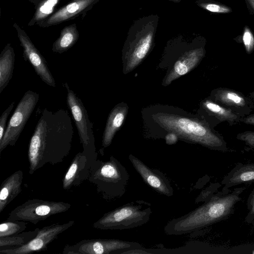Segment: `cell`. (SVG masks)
<instances>
[{"label": "cell", "mask_w": 254, "mask_h": 254, "mask_svg": "<svg viewBox=\"0 0 254 254\" xmlns=\"http://www.w3.org/2000/svg\"><path fill=\"white\" fill-rule=\"evenodd\" d=\"M73 128L68 111L44 109L31 137L28 151L29 173L46 164L62 162L71 147Z\"/></svg>", "instance_id": "1"}, {"label": "cell", "mask_w": 254, "mask_h": 254, "mask_svg": "<svg viewBox=\"0 0 254 254\" xmlns=\"http://www.w3.org/2000/svg\"><path fill=\"white\" fill-rule=\"evenodd\" d=\"M246 187L233 190H222L195 209L170 220L164 227L169 235H180L198 231L226 220L234 212L236 204L241 200V194Z\"/></svg>", "instance_id": "2"}, {"label": "cell", "mask_w": 254, "mask_h": 254, "mask_svg": "<svg viewBox=\"0 0 254 254\" xmlns=\"http://www.w3.org/2000/svg\"><path fill=\"white\" fill-rule=\"evenodd\" d=\"M155 118L159 124L176 133L179 138L213 150L226 152L228 150L223 136L203 122L166 114L158 115Z\"/></svg>", "instance_id": "3"}, {"label": "cell", "mask_w": 254, "mask_h": 254, "mask_svg": "<svg viewBox=\"0 0 254 254\" xmlns=\"http://www.w3.org/2000/svg\"><path fill=\"white\" fill-rule=\"evenodd\" d=\"M159 19L156 14L143 16L130 26L123 49L126 72L136 67L152 49Z\"/></svg>", "instance_id": "4"}, {"label": "cell", "mask_w": 254, "mask_h": 254, "mask_svg": "<svg viewBox=\"0 0 254 254\" xmlns=\"http://www.w3.org/2000/svg\"><path fill=\"white\" fill-rule=\"evenodd\" d=\"M129 176L122 163L113 156L108 161L96 160L90 169L88 181L96 187V191L107 200L123 196L126 191Z\"/></svg>", "instance_id": "5"}, {"label": "cell", "mask_w": 254, "mask_h": 254, "mask_svg": "<svg viewBox=\"0 0 254 254\" xmlns=\"http://www.w3.org/2000/svg\"><path fill=\"white\" fill-rule=\"evenodd\" d=\"M151 213V204L149 202L137 200L105 213L92 226L103 230L134 228L147 223Z\"/></svg>", "instance_id": "6"}, {"label": "cell", "mask_w": 254, "mask_h": 254, "mask_svg": "<svg viewBox=\"0 0 254 254\" xmlns=\"http://www.w3.org/2000/svg\"><path fill=\"white\" fill-rule=\"evenodd\" d=\"M67 91L66 102L72 115L83 146L82 152L92 164L97 159L93 124L89 119L83 104L76 94L70 89L67 82L63 84Z\"/></svg>", "instance_id": "7"}, {"label": "cell", "mask_w": 254, "mask_h": 254, "mask_svg": "<svg viewBox=\"0 0 254 254\" xmlns=\"http://www.w3.org/2000/svg\"><path fill=\"white\" fill-rule=\"evenodd\" d=\"M70 207L71 204L65 202L33 198L12 210L7 220L24 221L36 224L52 215L64 212Z\"/></svg>", "instance_id": "8"}, {"label": "cell", "mask_w": 254, "mask_h": 254, "mask_svg": "<svg viewBox=\"0 0 254 254\" xmlns=\"http://www.w3.org/2000/svg\"><path fill=\"white\" fill-rule=\"evenodd\" d=\"M137 242L115 239H84L74 245H66L64 254H125L131 250L143 249Z\"/></svg>", "instance_id": "9"}, {"label": "cell", "mask_w": 254, "mask_h": 254, "mask_svg": "<svg viewBox=\"0 0 254 254\" xmlns=\"http://www.w3.org/2000/svg\"><path fill=\"white\" fill-rule=\"evenodd\" d=\"M39 99V94L30 90L24 93L9 120L2 139L0 141V154L7 146H13L15 144Z\"/></svg>", "instance_id": "10"}, {"label": "cell", "mask_w": 254, "mask_h": 254, "mask_svg": "<svg viewBox=\"0 0 254 254\" xmlns=\"http://www.w3.org/2000/svg\"><path fill=\"white\" fill-rule=\"evenodd\" d=\"M205 38L199 34L189 33L183 52L166 78V84L186 74L197 65L205 54Z\"/></svg>", "instance_id": "11"}, {"label": "cell", "mask_w": 254, "mask_h": 254, "mask_svg": "<svg viewBox=\"0 0 254 254\" xmlns=\"http://www.w3.org/2000/svg\"><path fill=\"white\" fill-rule=\"evenodd\" d=\"M74 223V220H71L64 224L45 226L39 229L36 237L27 244L18 248L0 249V254H29L46 251L50 243L61 233L72 227Z\"/></svg>", "instance_id": "12"}, {"label": "cell", "mask_w": 254, "mask_h": 254, "mask_svg": "<svg viewBox=\"0 0 254 254\" xmlns=\"http://www.w3.org/2000/svg\"><path fill=\"white\" fill-rule=\"evenodd\" d=\"M13 26L17 31L20 45L23 48L24 60L31 64L36 73L43 81L48 85L55 87V80L49 70L45 58L34 46L25 31L16 23H14Z\"/></svg>", "instance_id": "13"}, {"label": "cell", "mask_w": 254, "mask_h": 254, "mask_svg": "<svg viewBox=\"0 0 254 254\" xmlns=\"http://www.w3.org/2000/svg\"><path fill=\"white\" fill-rule=\"evenodd\" d=\"M128 159L136 171L148 186L158 193L169 197L174 194L173 189L168 179L160 171L152 169L132 154Z\"/></svg>", "instance_id": "14"}, {"label": "cell", "mask_w": 254, "mask_h": 254, "mask_svg": "<svg viewBox=\"0 0 254 254\" xmlns=\"http://www.w3.org/2000/svg\"><path fill=\"white\" fill-rule=\"evenodd\" d=\"M91 164L82 152L75 155L63 179V188L68 190L88 180Z\"/></svg>", "instance_id": "15"}, {"label": "cell", "mask_w": 254, "mask_h": 254, "mask_svg": "<svg viewBox=\"0 0 254 254\" xmlns=\"http://www.w3.org/2000/svg\"><path fill=\"white\" fill-rule=\"evenodd\" d=\"M99 0H75L53 13L50 17L39 24L40 27H46L57 25L69 20L87 12Z\"/></svg>", "instance_id": "16"}, {"label": "cell", "mask_w": 254, "mask_h": 254, "mask_svg": "<svg viewBox=\"0 0 254 254\" xmlns=\"http://www.w3.org/2000/svg\"><path fill=\"white\" fill-rule=\"evenodd\" d=\"M254 183V163H238L221 182V185L223 186L222 190H229L233 187L241 184H251Z\"/></svg>", "instance_id": "17"}, {"label": "cell", "mask_w": 254, "mask_h": 254, "mask_svg": "<svg viewBox=\"0 0 254 254\" xmlns=\"http://www.w3.org/2000/svg\"><path fill=\"white\" fill-rule=\"evenodd\" d=\"M23 179V171L19 170L2 182L0 190V213L21 192Z\"/></svg>", "instance_id": "18"}, {"label": "cell", "mask_w": 254, "mask_h": 254, "mask_svg": "<svg viewBox=\"0 0 254 254\" xmlns=\"http://www.w3.org/2000/svg\"><path fill=\"white\" fill-rule=\"evenodd\" d=\"M211 99L215 102L236 111L246 110L249 106V101L243 94L231 89H215L211 92Z\"/></svg>", "instance_id": "19"}, {"label": "cell", "mask_w": 254, "mask_h": 254, "mask_svg": "<svg viewBox=\"0 0 254 254\" xmlns=\"http://www.w3.org/2000/svg\"><path fill=\"white\" fill-rule=\"evenodd\" d=\"M128 107L126 105H117L108 116L102 137V146L108 147L116 132L120 128L126 118Z\"/></svg>", "instance_id": "20"}, {"label": "cell", "mask_w": 254, "mask_h": 254, "mask_svg": "<svg viewBox=\"0 0 254 254\" xmlns=\"http://www.w3.org/2000/svg\"><path fill=\"white\" fill-rule=\"evenodd\" d=\"M202 105L209 115L220 122H226L231 126L240 122L243 117L236 111L225 107L212 99L205 100Z\"/></svg>", "instance_id": "21"}, {"label": "cell", "mask_w": 254, "mask_h": 254, "mask_svg": "<svg viewBox=\"0 0 254 254\" xmlns=\"http://www.w3.org/2000/svg\"><path fill=\"white\" fill-rule=\"evenodd\" d=\"M15 54L11 44H7L0 55V93L12 78L14 69Z\"/></svg>", "instance_id": "22"}, {"label": "cell", "mask_w": 254, "mask_h": 254, "mask_svg": "<svg viewBox=\"0 0 254 254\" xmlns=\"http://www.w3.org/2000/svg\"><path fill=\"white\" fill-rule=\"evenodd\" d=\"M79 35L75 23L65 27L59 37L54 43L52 51L62 54L71 48L77 42Z\"/></svg>", "instance_id": "23"}, {"label": "cell", "mask_w": 254, "mask_h": 254, "mask_svg": "<svg viewBox=\"0 0 254 254\" xmlns=\"http://www.w3.org/2000/svg\"><path fill=\"white\" fill-rule=\"evenodd\" d=\"M39 230V228H37L32 231L22 232L11 236L0 237V249L21 247L35 238Z\"/></svg>", "instance_id": "24"}, {"label": "cell", "mask_w": 254, "mask_h": 254, "mask_svg": "<svg viewBox=\"0 0 254 254\" xmlns=\"http://www.w3.org/2000/svg\"><path fill=\"white\" fill-rule=\"evenodd\" d=\"M60 0H41L36 5V9L29 26L39 24L50 17L53 13Z\"/></svg>", "instance_id": "25"}, {"label": "cell", "mask_w": 254, "mask_h": 254, "mask_svg": "<svg viewBox=\"0 0 254 254\" xmlns=\"http://www.w3.org/2000/svg\"><path fill=\"white\" fill-rule=\"evenodd\" d=\"M27 222L20 220H6L0 224V237L19 234L27 227Z\"/></svg>", "instance_id": "26"}, {"label": "cell", "mask_w": 254, "mask_h": 254, "mask_svg": "<svg viewBox=\"0 0 254 254\" xmlns=\"http://www.w3.org/2000/svg\"><path fill=\"white\" fill-rule=\"evenodd\" d=\"M195 4L202 9L212 13L228 14L233 11L231 7L214 0H196Z\"/></svg>", "instance_id": "27"}, {"label": "cell", "mask_w": 254, "mask_h": 254, "mask_svg": "<svg viewBox=\"0 0 254 254\" xmlns=\"http://www.w3.org/2000/svg\"><path fill=\"white\" fill-rule=\"evenodd\" d=\"M234 40L243 43L247 54H251L254 50V34L248 25H245L241 35H239Z\"/></svg>", "instance_id": "28"}, {"label": "cell", "mask_w": 254, "mask_h": 254, "mask_svg": "<svg viewBox=\"0 0 254 254\" xmlns=\"http://www.w3.org/2000/svg\"><path fill=\"white\" fill-rule=\"evenodd\" d=\"M221 185L219 183L211 184L208 188L202 191L198 199H199V201H205L218 191Z\"/></svg>", "instance_id": "29"}, {"label": "cell", "mask_w": 254, "mask_h": 254, "mask_svg": "<svg viewBox=\"0 0 254 254\" xmlns=\"http://www.w3.org/2000/svg\"><path fill=\"white\" fill-rule=\"evenodd\" d=\"M247 207L248 212L245 217V221L248 224H252L254 219V189L248 197Z\"/></svg>", "instance_id": "30"}, {"label": "cell", "mask_w": 254, "mask_h": 254, "mask_svg": "<svg viewBox=\"0 0 254 254\" xmlns=\"http://www.w3.org/2000/svg\"><path fill=\"white\" fill-rule=\"evenodd\" d=\"M15 102L11 103L8 108L2 113L0 117V141L2 139L6 130V123L11 111L12 110Z\"/></svg>", "instance_id": "31"}, {"label": "cell", "mask_w": 254, "mask_h": 254, "mask_svg": "<svg viewBox=\"0 0 254 254\" xmlns=\"http://www.w3.org/2000/svg\"><path fill=\"white\" fill-rule=\"evenodd\" d=\"M237 139L244 142L247 145L254 149V131H245L237 134Z\"/></svg>", "instance_id": "32"}, {"label": "cell", "mask_w": 254, "mask_h": 254, "mask_svg": "<svg viewBox=\"0 0 254 254\" xmlns=\"http://www.w3.org/2000/svg\"><path fill=\"white\" fill-rule=\"evenodd\" d=\"M178 138L179 137L176 133L171 131L165 136L166 143L170 145L175 144L177 141Z\"/></svg>", "instance_id": "33"}, {"label": "cell", "mask_w": 254, "mask_h": 254, "mask_svg": "<svg viewBox=\"0 0 254 254\" xmlns=\"http://www.w3.org/2000/svg\"><path fill=\"white\" fill-rule=\"evenodd\" d=\"M240 122L246 125L254 126V114L242 117Z\"/></svg>", "instance_id": "34"}, {"label": "cell", "mask_w": 254, "mask_h": 254, "mask_svg": "<svg viewBox=\"0 0 254 254\" xmlns=\"http://www.w3.org/2000/svg\"><path fill=\"white\" fill-rule=\"evenodd\" d=\"M249 13L254 15V0H244Z\"/></svg>", "instance_id": "35"}, {"label": "cell", "mask_w": 254, "mask_h": 254, "mask_svg": "<svg viewBox=\"0 0 254 254\" xmlns=\"http://www.w3.org/2000/svg\"><path fill=\"white\" fill-rule=\"evenodd\" d=\"M168 0L172 1V2H176V3L180 2L181 1V0Z\"/></svg>", "instance_id": "36"}, {"label": "cell", "mask_w": 254, "mask_h": 254, "mask_svg": "<svg viewBox=\"0 0 254 254\" xmlns=\"http://www.w3.org/2000/svg\"><path fill=\"white\" fill-rule=\"evenodd\" d=\"M251 96L254 98V91L251 93Z\"/></svg>", "instance_id": "37"}, {"label": "cell", "mask_w": 254, "mask_h": 254, "mask_svg": "<svg viewBox=\"0 0 254 254\" xmlns=\"http://www.w3.org/2000/svg\"><path fill=\"white\" fill-rule=\"evenodd\" d=\"M252 225H253V228L254 229V220H253V222H252Z\"/></svg>", "instance_id": "38"}, {"label": "cell", "mask_w": 254, "mask_h": 254, "mask_svg": "<svg viewBox=\"0 0 254 254\" xmlns=\"http://www.w3.org/2000/svg\"><path fill=\"white\" fill-rule=\"evenodd\" d=\"M74 0V1H75V0Z\"/></svg>", "instance_id": "39"}]
</instances>
